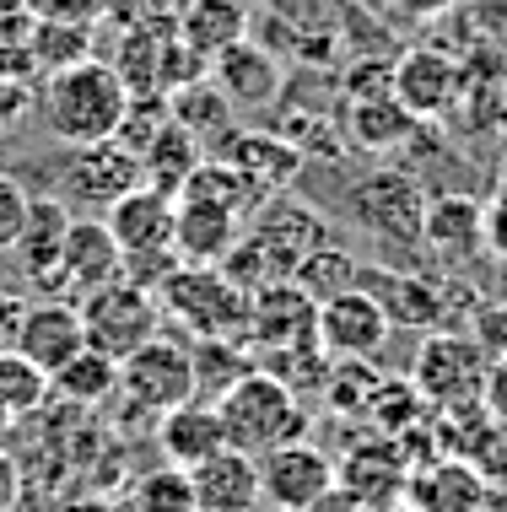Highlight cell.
Segmentation results:
<instances>
[{"label": "cell", "instance_id": "ab89813d", "mask_svg": "<svg viewBox=\"0 0 507 512\" xmlns=\"http://www.w3.org/2000/svg\"><path fill=\"white\" fill-rule=\"evenodd\" d=\"M394 92V60H356L346 71V98H378Z\"/></svg>", "mask_w": 507, "mask_h": 512}, {"label": "cell", "instance_id": "44dd1931", "mask_svg": "<svg viewBox=\"0 0 507 512\" xmlns=\"http://www.w3.org/2000/svg\"><path fill=\"white\" fill-rule=\"evenodd\" d=\"M173 216H178V200L152 189V184H141L103 221L119 238V248H125V259H152V254H173Z\"/></svg>", "mask_w": 507, "mask_h": 512}, {"label": "cell", "instance_id": "7402d4cb", "mask_svg": "<svg viewBox=\"0 0 507 512\" xmlns=\"http://www.w3.org/2000/svg\"><path fill=\"white\" fill-rule=\"evenodd\" d=\"M362 286L383 302L389 324L400 329H443V313H448V281H432V275H416V270H362Z\"/></svg>", "mask_w": 507, "mask_h": 512}, {"label": "cell", "instance_id": "277c9868", "mask_svg": "<svg viewBox=\"0 0 507 512\" xmlns=\"http://www.w3.org/2000/svg\"><path fill=\"white\" fill-rule=\"evenodd\" d=\"M486 367L491 351L481 345V335L470 329H432L421 340L416 362H410V383L421 389L432 410H454V405H475L486 389Z\"/></svg>", "mask_w": 507, "mask_h": 512}, {"label": "cell", "instance_id": "8d00e7d4", "mask_svg": "<svg viewBox=\"0 0 507 512\" xmlns=\"http://www.w3.org/2000/svg\"><path fill=\"white\" fill-rule=\"evenodd\" d=\"M470 464H475V475L486 480L491 496H507V421L491 415V426H486L481 448L470 453Z\"/></svg>", "mask_w": 507, "mask_h": 512}, {"label": "cell", "instance_id": "e0dca14e", "mask_svg": "<svg viewBox=\"0 0 507 512\" xmlns=\"http://www.w3.org/2000/svg\"><path fill=\"white\" fill-rule=\"evenodd\" d=\"M459 92H464V71H459L454 54L427 44V49H405L400 60H394V98H400L421 124L443 119L448 108L459 103Z\"/></svg>", "mask_w": 507, "mask_h": 512}, {"label": "cell", "instance_id": "2e32d148", "mask_svg": "<svg viewBox=\"0 0 507 512\" xmlns=\"http://www.w3.org/2000/svg\"><path fill=\"white\" fill-rule=\"evenodd\" d=\"M125 275V248L108 232L103 216H76L71 232H65V254H60V281H54V297H87L98 286L119 281Z\"/></svg>", "mask_w": 507, "mask_h": 512}, {"label": "cell", "instance_id": "8992f818", "mask_svg": "<svg viewBox=\"0 0 507 512\" xmlns=\"http://www.w3.org/2000/svg\"><path fill=\"white\" fill-rule=\"evenodd\" d=\"M119 394L152 426H157V415L189 405L195 399V356H189V340L162 329L146 345H135L125 362H119Z\"/></svg>", "mask_w": 507, "mask_h": 512}, {"label": "cell", "instance_id": "6da1fadb", "mask_svg": "<svg viewBox=\"0 0 507 512\" xmlns=\"http://www.w3.org/2000/svg\"><path fill=\"white\" fill-rule=\"evenodd\" d=\"M125 108H130V92L108 60H81L38 81V119L60 146L114 141L119 124H125Z\"/></svg>", "mask_w": 507, "mask_h": 512}, {"label": "cell", "instance_id": "3957f363", "mask_svg": "<svg viewBox=\"0 0 507 512\" xmlns=\"http://www.w3.org/2000/svg\"><path fill=\"white\" fill-rule=\"evenodd\" d=\"M211 405L222 410L227 448L254 453V459H259V453H270V448H281V442L308 437L303 394H297L292 383H281L276 372H265V367L243 372V378L232 383L222 399H211Z\"/></svg>", "mask_w": 507, "mask_h": 512}, {"label": "cell", "instance_id": "83f0119b", "mask_svg": "<svg viewBox=\"0 0 507 512\" xmlns=\"http://www.w3.org/2000/svg\"><path fill=\"white\" fill-rule=\"evenodd\" d=\"M178 38L211 60L216 49L249 38L254 27V0H178Z\"/></svg>", "mask_w": 507, "mask_h": 512}, {"label": "cell", "instance_id": "d6a6232c", "mask_svg": "<svg viewBox=\"0 0 507 512\" xmlns=\"http://www.w3.org/2000/svg\"><path fill=\"white\" fill-rule=\"evenodd\" d=\"M195 356V399H222L243 372H254V351L243 340H189Z\"/></svg>", "mask_w": 507, "mask_h": 512}, {"label": "cell", "instance_id": "1f68e13d", "mask_svg": "<svg viewBox=\"0 0 507 512\" xmlns=\"http://www.w3.org/2000/svg\"><path fill=\"white\" fill-rule=\"evenodd\" d=\"M173 124H184L189 135H195L200 146H211V141H222V135L238 124V114H232V103L216 92V81L211 76H200V81H189V87H178L173 98Z\"/></svg>", "mask_w": 507, "mask_h": 512}, {"label": "cell", "instance_id": "836d02e7", "mask_svg": "<svg viewBox=\"0 0 507 512\" xmlns=\"http://www.w3.org/2000/svg\"><path fill=\"white\" fill-rule=\"evenodd\" d=\"M27 54L38 65V81L65 71V65H81L92 60V27H76V22H33L27 33Z\"/></svg>", "mask_w": 507, "mask_h": 512}, {"label": "cell", "instance_id": "9c48e42d", "mask_svg": "<svg viewBox=\"0 0 507 512\" xmlns=\"http://www.w3.org/2000/svg\"><path fill=\"white\" fill-rule=\"evenodd\" d=\"M351 216L367 232H378L383 243L400 248H421V216H427V195L421 184L400 168H378L367 178H356L351 189Z\"/></svg>", "mask_w": 507, "mask_h": 512}, {"label": "cell", "instance_id": "b9f144b4", "mask_svg": "<svg viewBox=\"0 0 507 512\" xmlns=\"http://www.w3.org/2000/svg\"><path fill=\"white\" fill-rule=\"evenodd\" d=\"M481 405L497 415V421H507V351L491 356V367H486V389H481Z\"/></svg>", "mask_w": 507, "mask_h": 512}, {"label": "cell", "instance_id": "ffe728a7", "mask_svg": "<svg viewBox=\"0 0 507 512\" xmlns=\"http://www.w3.org/2000/svg\"><path fill=\"white\" fill-rule=\"evenodd\" d=\"M421 248H432L448 265H470L486 254V200L475 195H427L421 216Z\"/></svg>", "mask_w": 507, "mask_h": 512}, {"label": "cell", "instance_id": "cb8c5ba5", "mask_svg": "<svg viewBox=\"0 0 507 512\" xmlns=\"http://www.w3.org/2000/svg\"><path fill=\"white\" fill-rule=\"evenodd\" d=\"M227 448V426H222V410L211 399H189L168 415H157V453L162 464H178V469H200L205 459Z\"/></svg>", "mask_w": 507, "mask_h": 512}, {"label": "cell", "instance_id": "4316f807", "mask_svg": "<svg viewBox=\"0 0 507 512\" xmlns=\"http://www.w3.org/2000/svg\"><path fill=\"white\" fill-rule=\"evenodd\" d=\"M416 114L394 98V92H378V98H346V114H340V141L351 151H394L416 135Z\"/></svg>", "mask_w": 507, "mask_h": 512}, {"label": "cell", "instance_id": "5b68a950", "mask_svg": "<svg viewBox=\"0 0 507 512\" xmlns=\"http://www.w3.org/2000/svg\"><path fill=\"white\" fill-rule=\"evenodd\" d=\"M81 324H87V345L103 356H114V362H125L135 345H146L152 335H162V302L152 286L130 281V275H119V281L98 286V292L81 297Z\"/></svg>", "mask_w": 507, "mask_h": 512}, {"label": "cell", "instance_id": "4fadbf2b", "mask_svg": "<svg viewBox=\"0 0 507 512\" xmlns=\"http://www.w3.org/2000/svg\"><path fill=\"white\" fill-rule=\"evenodd\" d=\"M11 351H22L33 367H44L49 378L60 372L71 356L87 351V324H81V302L76 297H38L27 302L17 335H11Z\"/></svg>", "mask_w": 507, "mask_h": 512}, {"label": "cell", "instance_id": "7dc6e473", "mask_svg": "<svg viewBox=\"0 0 507 512\" xmlns=\"http://www.w3.org/2000/svg\"><path fill=\"white\" fill-rule=\"evenodd\" d=\"M22 313H27V297L0 292V345H11V335H17V324H22Z\"/></svg>", "mask_w": 507, "mask_h": 512}, {"label": "cell", "instance_id": "52a82bcc", "mask_svg": "<svg viewBox=\"0 0 507 512\" xmlns=\"http://www.w3.org/2000/svg\"><path fill=\"white\" fill-rule=\"evenodd\" d=\"M141 157L125 141H92L71 146V157L60 162V200L76 216H108L130 189H141Z\"/></svg>", "mask_w": 507, "mask_h": 512}, {"label": "cell", "instance_id": "9a60e30c", "mask_svg": "<svg viewBox=\"0 0 507 512\" xmlns=\"http://www.w3.org/2000/svg\"><path fill=\"white\" fill-rule=\"evenodd\" d=\"M205 157H222L232 162L249 184L259 189V195H286V184H292L297 173L308 168L303 146L286 141L281 130H243V124H232V130L216 141Z\"/></svg>", "mask_w": 507, "mask_h": 512}, {"label": "cell", "instance_id": "f35d334b", "mask_svg": "<svg viewBox=\"0 0 507 512\" xmlns=\"http://www.w3.org/2000/svg\"><path fill=\"white\" fill-rule=\"evenodd\" d=\"M33 11V22H76V27H98L103 22V0H22Z\"/></svg>", "mask_w": 507, "mask_h": 512}, {"label": "cell", "instance_id": "ba28073f", "mask_svg": "<svg viewBox=\"0 0 507 512\" xmlns=\"http://www.w3.org/2000/svg\"><path fill=\"white\" fill-rule=\"evenodd\" d=\"M410 469H416V453L405 448L400 437H362L346 448V459H335V491H346L356 507L383 512L394 502H405L410 486Z\"/></svg>", "mask_w": 507, "mask_h": 512}, {"label": "cell", "instance_id": "f546056e", "mask_svg": "<svg viewBox=\"0 0 507 512\" xmlns=\"http://www.w3.org/2000/svg\"><path fill=\"white\" fill-rule=\"evenodd\" d=\"M114 394H119V362L103 351H92V345L49 378V399H65V405H81V410L103 405V399H114Z\"/></svg>", "mask_w": 507, "mask_h": 512}, {"label": "cell", "instance_id": "d590c367", "mask_svg": "<svg viewBox=\"0 0 507 512\" xmlns=\"http://www.w3.org/2000/svg\"><path fill=\"white\" fill-rule=\"evenodd\" d=\"M130 512H200L189 469H178V464L146 469V475L130 486Z\"/></svg>", "mask_w": 507, "mask_h": 512}, {"label": "cell", "instance_id": "603a6c76", "mask_svg": "<svg viewBox=\"0 0 507 512\" xmlns=\"http://www.w3.org/2000/svg\"><path fill=\"white\" fill-rule=\"evenodd\" d=\"M243 232V216L227 211L216 200H200V195H178V216H173V254L184 265H222L227 248L238 243Z\"/></svg>", "mask_w": 507, "mask_h": 512}, {"label": "cell", "instance_id": "5bb4252c", "mask_svg": "<svg viewBox=\"0 0 507 512\" xmlns=\"http://www.w3.org/2000/svg\"><path fill=\"white\" fill-rule=\"evenodd\" d=\"M205 76H211L216 92L232 103V114H265V108L281 98V81H286L276 49L254 44V38H238V44L216 49L211 65H205Z\"/></svg>", "mask_w": 507, "mask_h": 512}, {"label": "cell", "instance_id": "484cf974", "mask_svg": "<svg viewBox=\"0 0 507 512\" xmlns=\"http://www.w3.org/2000/svg\"><path fill=\"white\" fill-rule=\"evenodd\" d=\"M178 38V22L162 17V22H135V27H119L114 38V76L125 81L130 98H168L162 92V60H168V44Z\"/></svg>", "mask_w": 507, "mask_h": 512}, {"label": "cell", "instance_id": "74e56055", "mask_svg": "<svg viewBox=\"0 0 507 512\" xmlns=\"http://www.w3.org/2000/svg\"><path fill=\"white\" fill-rule=\"evenodd\" d=\"M27 205H33V195L22 189V178L0 168V248L17 243V232H22V221H27Z\"/></svg>", "mask_w": 507, "mask_h": 512}, {"label": "cell", "instance_id": "7bdbcfd3", "mask_svg": "<svg viewBox=\"0 0 507 512\" xmlns=\"http://www.w3.org/2000/svg\"><path fill=\"white\" fill-rule=\"evenodd\" d=\"M486 254L507 259V184L486 200Z\"/></svg>", "mask_w": 507, "mask_h": 512}, {"label": "cell", "instance_id": "681fc988", "mask_svg": "<svg viewBox=\"0 0 507 512\" xmlns=\"http://www.w3.org/2000/svg\"><path fill=\"white\" fill-rule=\"evenodd\" d=\"M383 512H410V507H405V502H394V507H383Z\"/></svg>", "mask_w": 507, "mask_h": 512}, {"label": "cell", "instance_id": "f6af8a7d", "mask_svg": "<svg viewBox=\"0 0 507 512\" xmlns=\"http://www.w3.org/2000/svg\"><path fill=\"white\" fill-rule=\"evenodd\" d=\"M27 103H33V87H27V81H0V130L17 124L27 114Z\"/></svg>", "mask_w": 507, "mask_h": 512}, {"label": "cell", "instance_id": "e575fe53", "mask_svg": "<svg viewBox=\"0 0 507 512\" xmlns=\"http://www.w3.org/2000/svg\"><path fill=\"white\" fill-rule=\"evenodd\" d=\"M292 281L303 286L313 302H330L335 292H351V286H362V265H356L346 248L330 238V243H319V248H313V254L303 259V265H297Z\"/></svg>", "mask_w": 507, "mask_h": 512}, {"label": "cell", "instance_id": "c3c4849f", "mask_svg": "<svg viewBox=\"0 0 507 512\" xmlns=\"http://www.w3.org/2000/svg\"><path fill=\"white\" fill-rule=\"evenodd\" d=\"M410 17H443V11H454L459 0H400Z\"/></svg>", "mask_w": 507, "mask_h": 512}, {"label": "cell", "instance_id": "d4e9b609", "mask_svg": "<svg viewBox=\"0 0 507 512\" xmlns=\"http://www.w3.org/2000/svg\"><path fill=\"white\" fill-rule=\"evenodd\" d=\"M200 512H265V486H259V459L238 448H222L216 459L189 469Z\"/></svg>", "mask_w": 507, "mask_h": 512}, {"label": "cell", "instance_id": "d6986e66", "mask_svg": "<svg viewBox=\"0 0 507 512\" xmlns=\"http://www.w3.org/2000/svg\"><path fill=\"white\" fill-rule=\"evenodd\" d=\"M76 211L65 205L60 195H44L27 205V221L17 232V243H11V254H17V270L27 286H38V292H54V281H60V254H65V232H71Z\"/></svg>", "mask_w": 507, "mask_h": 512}, {"label": "cell", "instance_id": "8fae6325", "mask_svg": "<svg viewBox=\"0 0 507 512\" xmlns=\"http://www.w3.org/2000/svg\"><path fill=\"white\" fill-rule=\"evenodd\" d=\"M249 351L254 362L259 356H281V351H297V345H313L319 340V302H313L297 281H270L249 292Z\"/></svg>", "mask_w": 507, "mask_h": 512}, {"label": "cell", "instance_id": "ee69618b", "mask_svg": "<svg viewBox=\"0 0 507 512\" xmlns=\"http://www.w3.org/2000/svg\"><path fill=\"white\" fill-rule=\"evenodd\" d=\"M33 33V11L22 0H0V44H27Z\"/></svg>", "mask_w": 507, "mask_h": 512}, {"label": "cell", "instance_id": "30bf717a", "mask_svg": "<svg viewBox=\"0 0 507 512\" xmlns=\"http://www.w3.org/2000/svg\"><path fill=\"white\" fill-rule=\"evenodd\" d=\"M259 486H265L270 512H313L335 491V459L313 448L308 437L281 442V448L259 453Z\"/></svg>", "mask_w": 507, "mask_h": 512}, {"label": "cell", "instance_id": "7a4b0ae2", "mask_svg": "<svg viewBox=\"0 0 507 512\" xmlns=\"http://www.w3.org/2000/svg\"><path fill=\"white\" fill-rule=\"evenodd\" d=\"M162 324L184 329L189 340H243L249 335V292L222 265H178L157 286ZM249 345V340H243Z\"/></svg>", "mask_w": 507, "mask_h": 512}, {"label": "cell", "instance_id": "7c38bea8", "mask_svg": "<svg viewBox=\"0 0 507 512\" xmlns=\"http://www.w3.org/2000/svg\"><path fill=\"white\" fill-rule=\"evenodd\" d=\"M389 335L394 324L367 286H351V292H335L330 302H319V351L330 362H373L389 345Z\"/></svg>", "mask_w": 507, "mask_h": 512}, {"label": "cell", "instance_id": "4dcf8cb0", "mask_svg": "<svg viewBox=\"0 0 507 512\" xmlns=\"http://www.w3.org/2000/svg\"><path fill=\"white\" fill-rule=\"evenodd\" d=\"M49 405V372L33 367L22 351L0 345V432H11L17 421L38 415Z\"/></svg>", "mask_w": 507, "mask_h": 512}, {"label": "cell", "instance_id": "ac0fdd59", "mask_svg": "<svg viewBox=\"0 0 507 512\" xmlns=\"http://www.w3.org/2000/svg\"><path fill=\"white\" fill-rule=\"evenodd\" d=\"M405 507L410 512H491V491L475 475V464L432 453V459H416V469H410Z\"/></svg>", "mask_w": 507, "mask_h": 512}, {"label": "cell", "instance_id": "bcb514c9", "mask_svg": "<svg viewBox=\"0 0 507 512\" xmlns=\"http://www.w3.org/2000/svg\"><path fill=\"white\" fill-rule=\"evenodd\" d=\"M17 502H22V469L0 448V512H17Z\"/></svg>", "mask_w": 507, "mask_h": 512}, {"label": "cell", "instance_id": "f1b7e54d", "mask_svg": "<svg viewBox=\"0 0 507 512\" xmlns=\"http://www.w3.org/2000/svg\"><path fill=\"white\" fill-rule=\"evenodd\" d=\"M135 157H141V178L152 189H162V195H173L178 200V189H184V178L200 168L205 162V146L195 141V135L184 130V124H162V130L152 135V141H146L141 151H135Z\"/></svg>", "mask_w": 507, "mask_h": 512}, {"label": "cell", "instance_id": "60d3db41", "mask_svg": "<svg viewBox=\"0 0 507 512\" xmlns=\"http://www.w3.org/2000/svg\"><path fill=\"white\" fill-rule=\"evenodd\" d=\"M103 17H114L119 27L162 22V17H178V0H103Z\"/></svg>", "mask_w": 507, "mask_h": 512}]
</instances>
